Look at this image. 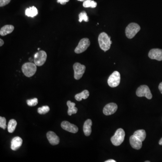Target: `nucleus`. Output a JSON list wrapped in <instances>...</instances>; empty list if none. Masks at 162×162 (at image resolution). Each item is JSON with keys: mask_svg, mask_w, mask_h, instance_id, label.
<instances>
[{"mask_svg": "<svg viewBox=\"0 0 162 162\" xmlns=\"http://www.w3.org/2000/svg\"><path fill=\"white\" fill-rule=\"evenodd\" d=\"M111 37H109L108 34L105 32H101L98 37V42L100 48L104 51V52L108 51L110 49L111 45Z\"/></svg>", "mask_w": 162, "mask_h": 162, "instance_id": "1", "label": "nucleus"}, {"mask_svg": "<svg viewBox=\"0 0 162 162\" xmlns=\"http://www.w3.org/2000/svg\"><path fill=\"white\" fill-rule=\"evenodd\" d=\"M125 133L122 128H119L116 131L114 135L111 138L112 143L115 146L121 145L124 140Z\"/></svg>", "mask_w": 162, "mask_h": 162, "instance_id": "2", "label": "nucleus"}, {"mask_svg": "<svg viewBox=\"0 0 162 162\" xmlns=\"http://www.w3.org/2000/svg\"><path fill=\"white\" fill-rule=\"evenodd\" d=\"M22 70L25 76L31 77L34 75L37 71V65L33 63H26L22 66Z\"/></svg>", "mask_w": 162, "mask_h": 162, "instance_id": "3", "label": "nucleus"}, {"mask_svg": "<svg viewBox=\"0 0 162 162\" xmlns=\"http://www.w3.org/2000/svg\"><path fill=\"white\" fill-rule=\"evenodd\" d=\"M140 29V26L137 24L131 23L126 28V35L128 38H132L136 36L138 32H139Z\"/></svg>", "mask_w": 162, "mask_h": 162, "instance_id": "4", "label": "nucleus"}, {"mask_svg": "<svg viewBox=\"0 0 162 162\" xmlns=\"http://www.w3.org/2000/svg\"><path fill=\"white\" fill-rule=\"evenodd\" d=\"M47 58V54L46 52L43 51H39L34 55V63L38 66H41L44 64Z\"/></svg>", "mask_w": 162, "mask_h": 162, "instance_id": "5", "label": "nucleus"}, {"mask_svg": "<svg viewBox=\"0 0 162 162\" xmlns=\"http://www.w3.org/2000/svg\"><path fill=\"white\" fill-rule=\"evenodd\" d=\"M137 96L139 97H146L148 99H151L152 95L150 90L146 85H141L139 87L136 91Z\"/></svg>", "mask_w": 162, "mask_h": 162, "instance_id": "6", "label": "nucleus"}, {"mask_svg": "<svg viewBox=\"0 0 162 162\" xmlns=\"http://www.w3.org/2000/svg\"><path fill=\"white\" fill-rule=\"evenodd\" d=\"M120 79L121 77L119 72L114 71L108 78V85L111 88H116L120 84Z\"/></svg>", "mask_w": 162, "mask_h": 162, "instance_id": "7", "label": "nucleus"}, {"mask_svg": "<svg viewBox=\"0 0 162 162\" xmlns=\"http://www.w3.org/2000/svg\"><path fill=\"white\" fill-rule=\"evenodd\" d=\"M74 75V77L76 80H79L81 78L85 72L86 67L79 63H76L73 66Z\"/></svg>", "mask_w": 162, "mask_h": 162, "instance_id": "8", "label": "nucleus"}, {"mask_svg": "<svg viewBox=\"0 0 162 162\" xmlns=\"http://www.w3.org/2000/svg\"><path fill=\"white\" fill-rule=\"evenodd\" d=\"M90 45L89 39L87 38L82 39L79 41L78 45L75 49L74 51L76 53L80 54L85 51Z\"/></svg>", "mask_w": 162, "mask_h": 162, "instance_id": "9", "label": "nucleus"}, {"mask_svg": "<svg viewBox=\"0 0 162 162\" xmlns=\"http://www.w3.org/2000/svg\"><path fill=\"white\" fill-rule=\"evenodd\" d=\"M148 56L150 59L158 61H162V50L160 49H151L149 51Z\"/></svg>", "mask_w": 162, "mask_h": 162, "instance_id": "10", "label": "nucleus"}, {"mask_svg": "<svg viewBox=\"0 0 162 162\" xmlns=\"http://www.w3.org/2000/svg\"><path fill=\"white\" fill-rule=\"evenodd\" d=\"M117 109V105L116 104L111 103L106 104L103 109V113L105 115H110L116 112Z\"/></svg>", "mask_w": 162, "mask_h": 162, "instance_id": "11", "label": "nucleus"}, {"mask_svg": "<svg viewBox=\"0 0 162 162\" xmlns=\"http://www.w3.org/2000/svg\"><path fill=\"white\" fill-rule=\"evenodd\" d=\"M61 126L63 129L71 133H76L78 131V128L76 126L70 124L68 121H63L61 124Z\"/></svg>", "mask_w": 162, "mask_h": 162, "instance_id": "12", "label": "nucleus"}, {"mask_svg": "<svg viewBox=\"0 0 162 162\" xmlns=\"http://www.w3.org/2000/svg\"><path fill=\"white\" fill-rule=\"evenodd\" d=\"M47 137L50 144L53 146L58 145L60 142V138L53 131H48Z\"/></svg>", "mask_w": 162, "mask_h": 162, "instance_id": "13", "label": "nucleus"}, {"mask_svg": "<svg viewBox=\"0 0 162 162\" xmlns=\"http://www.w3.org/2000/svg\"><path fill=\"white\" fill-rule=\"evenodd\" d=\"M142 141L136 137L134 135H132L130 137V143L131 146L136 150H140L142 146Z\"/></svg>", "mask_w": 162, "mask_h": 162, "instance_id": "14", "label": "nucleus"}, {"mask_svg": "<svg viewBox=\"0 0 162 162\" xmlns=\"http://www.w3.org/2000/svg\"><path fill=\"white\" fill-rule=\"evenodd\" d=\"M23 143V140L20 137H16L14 138L12 141L11 143V149L13 150H18Z\"/></svg>", "mask_w": 162, "mask_h": 162, "instance_id": "15", "label": "nucleus"}, {"mask_svg": "<svg viewBox=\"0 0 162 162\" xmlns=\"http://www.w3.org/2000/svg\"><path fill=\"white\" fill-rule=\"evenodd\" d=\"M92 121L91 119H88L85 121L83 125V131L85 136H89L91 134Z\"/></svg>", "mask_w": 162, "mask_h": 162, "instance_id": "16", "label": "nucleus"}, {"mask_svg": "<svg viewBox=\"0 0 162 162\" xmlns=\"http://www.w3.org/2000/svg\"><path fill=\"white\" fill-rule=\"evenodd\" d=\"M14 30V27L12 25H6L1 28L0 35L2 36H5L12 33Z\"/></svg>", "mask_w": 162, "mask_h": 162, "instance_id": "17", "label": "nucleus"}, {"mask_svg": "<svg viewBox=\"0 0 162 162\" xmlns=\"http://www.w3.org/2000/svg\"><path fill=\"white\" fill-rule=\"evenodd\" d=\"M67 104L68 106V115H72L73 114H75L77 113L78 108L75 107V104L74 102H72L71 101H68L67 102Z\"/></svg>", "mask_w": 162, "mask_h": 162, "instance_id": "18", "label": "nucleus"}, {"mask_svg": "<svg viewBox=\"0 0 162 162\" xmlns=\"http://www.w3.org/2000/svg\"><path fill=\"white\" fill-rule=\"evenodd\" d=\"M38 14V11L35 6H33L27 8L25 11V15L28 17H34Z\"/></svg>", "mask_w": 162, "mask_h": 162, "instance_id": "19", "label": "nucleus"}, {"mask_svg": "<svg viewBox=\"0 0 162 162\" xmlns=\"http://www.w3.org/2000/svg\"><path fill=\"white\" fill-rule=\"evenodd\" d=\"M136 137L143 142L146 138V131L144 130H139L136 131L133 134Z\"/></svg>", "mask_w": 162, "mask_h": 162, "instance_id": "20", "label": "nucleus"}, {"mask_svg": "<svg viewBox=\"0 0 162 162\" xmlns=\"http://www.w3.org/2000/svg\"><path fill=\"white\" fill-rule=\"evenodd\" d=\"M89 96V92L88 91L85 90L82 91L81 93L76 94L75 96V98L77 101H80L82 99H87Z\"/></svg>", "mask_w": 162, "mask_h": 162, "instance_id": "21", "label": "nucleus"}, {"mask_svg": "<svg viewBox=\"0 0 162 162\" xmlns=\"http://www.w3.org/2000/svg\"><path fill=\"white\" fill-rule=\"evenodd\" d=\"M17 126V122L15 119H11L9 121L8 125V132L13 133L15 130Z\"/></svg>", "mask_w": 162, "mask_h": 162, "instance_id": "22", "label": "nucleus"}, {"mask_svg": "<svg viewBox=\"0 0 162 162\" xmlns=\"http://www.w3.org/2000/svg\"><path fill=\"white\" fill-rule=\"evenodd\" d=\"M83 6L85 8H96L97 6V3L92 0H86L83 2Z\"/></svg>", "mask_w": 162, "mask_h": 162, "instance_id": "23", "label": "nucleus"}, {"mask_svg": "<svg viewBox=\"0 0 162 162\" xmlns=\"http://www.w3.org/2000/svg\"><path fill=\"white\" fill-rule=\"evenodd\" d=\"M83 20L87 22L89 21L88 17L87 15V13L84 11L81 12L79 15V22H81Z\"/></svg>", "mask_w": 162, "mask_h": 162, "instance_id": "24", "label": "nucleus"}, {"mask_svg": "<svg viewBox=\"0 0 162 162\" xmlns=\"http://www.w3.org/2000/svg\"><path fill=\"white\" fill-rule=\"evenodd\" d=\"M49 111H50V108L47 105L40 107L38 110V113L40 114H44L48 113Z\"/></svg>", "mask_w": 162, "mask_h": 162, "instance_id": "25", "label": "nucleus"}, {"mask_svg": "<svg viewBox=\"0 0 162 162\" xmlns=\"http://www.w3.org/2000/svg\"><path fill=\"white\" fill-rule=\"evenodd\" d=\"M28 105L29 106H34L38 104V99L35 98L31 100H28L27 101Z\"/></svg>", "mask_w": 162, "mask_h": 162, "instance_id": "26", "label": "nucleus"}, {"mask_svg": "<svg viewBox=\"0 0 162 162\" xmlns=\"http://www.w3.org/2000/svg\"><path fill=\"white\" fill-rule=\"evenodd\" d=\"M6 120L5 117H0V127L3 129H5L6 128Z\"/></svg>", "mask_w": 162, "mask_h": 162, "instance_id": "27", "label": "nucleus"}, {"mask_svg": "<svg viewBox=\"0 0 162 162\" xmlns=\"http://www.w3.org/2000/svg\"><path fill=\"white\" fill-rule=\"evenodd\" d=\"M11 0H0V6H5L6 5L9 4L11 2Z\"/></svg>", "mask_w": 162, "mask_h": 162, "instance_id": "28", "label": "nucleus"}, {"mask_svg": "<svg viewBox=\"0 0 162 162\" xmlns=\"http://www.w3.org/2000/svg\"><path fill=\"white\" fill-rule=\"evenodd\" d=\"M69 1V0H57V2L60 3L61 5H65Z\"/></svg>", "mask_w": 162, "mask_h": 162, "instance_id": "29", "label": "nucleus"}, {"mask_svg": "<svg viewBox=\"0 0 162 162\" xmlns=\"http://www.w3.org/2000/svg\"><path fill=\"white\" fill-rule=\"evenodd\" d=\"M159 89L160 90V91L162 94V82L160 83L159 86Z\"/></svg>", "mask_w": 162, "mask_h": 162, "instance_id": "30", "label": "nucleus"}, {"mask_svg": "<svg viewBox=\"0 0 162 162\" xmlns=\"http://www.w3.org/2000/svg\"><path fill=\"white\" fill-rule=\"evenodd\" d=\"M0 42H1V43H0V46L2 47V46L3 45L4 43V42L3 41L2 39H0Z\"/></svg>", "mask_w": 162, "mask_h": 162, "instance_id": "31", "label": "nucleus"}, {"mask_svg": "<svg viewBox=\"0 0 162 162\" xmlns=\"http://www.w3.org/2000/svg\"><path fill=\"white\" fill-rule=\"evenodd\" d=\"M115 160H108L105 161V162H116Z\"/></svg>", "mask_w": 162, "mask_h": 162, "instance_id": "32", "label": "nucleus"}, {"mask_svg": "<svg viewBox=\"0 0 162 162\" xmlns=\"http://www.w3.org/2000/svg\"><path fill=\"white\" fill-rule=\"evenodd\" d=\"M159 144L160 145H161L162 146V138L160 140V141H159Z\"/></svg>", "mask_w": 162, "mask_h": 162, "instance_id": "33", "label": "nucleus"}, {"mask_svg": "<svg viewBox=\"0 0 162 162\" xmlns=\"http://www.w3.org/2000/svg\"><path fill=\"white\" fill-rule=\"evenodd\" d=\"M29 61H31V62H32V58H29Z\"/></svg>", "mask_w": 162, "mask_h": 162, "instance_id": "34", "label": "nucleus"}, {"mask_svg": "<svg viewBox=\"0 0 162 162\" xmlns=\"http://www.w3.org/2000/svg\"><path fill=\"white\" fill-rule=\"evenodd\" d=\"M78 1H80V2H84L86 0H78Z\"/></svg>", "mask_w": 162, "mask_h": 162, "instance_id": "35", "label": "nucleus"}, {"mask_svg": "<svg viewBox=\"0 0 162 162\" xmlns=\"http://www.w3.org/2000/svg\"><path fill=\"white\" fill-rule=\"evenodd\" d=\"M145 162H150V161H146Z\"/></svg>", "mask_w": 162, "mask_h": 162, "instance_id": "36", "label": "nucleus"}, {"mask_svg": "<svg viewBox=\"0 0 162 162\" xmlns=\"http://www.w3.org/2000/svg\"><path fill=\"white\" fill-rule=\"evenodd\" d=\"M40 50V48H38V50Z\"/></svg>", "mask_w": 162, "mask_h": 162, "instance_id": "37", "label": "nucleus"}]
</instances>
